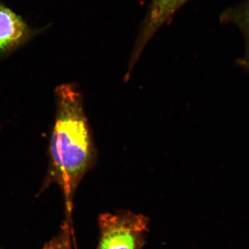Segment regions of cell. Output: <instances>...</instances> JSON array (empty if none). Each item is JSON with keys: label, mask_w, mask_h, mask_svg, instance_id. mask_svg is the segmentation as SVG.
<instances>
[{"label": "cell", "mask_w": 249, "mask_h": 249, "mask_svg": "<svg viewBox=\"0 0 249 249\" xmlns=\"http://www.w3.org/2000/svg\"><path fill=\"white\" fill-rule=\"evenodd\" d=\"M55 123L49 143V169L45 184L60 186L67 211L85 175L97 161L83 95L78 85L62 84L55 89Z\"/></svg>", "instance_id": "cell-1"}, {"label": "cell", "mask_w": 249, "mask_h": 249, "mask_svg": "<svg viewBox=\"0 0 249 249\" xmlns=\"http://www.w3.org/2000/svg\"><path fill=\"white\" fill-rule=\"evenodd\" d=\"M47 27H30L20 16L0 0V59L18 49L41 34Z\"/></svg>", "instance_id": "cell-4"}, {"label": "cell", "mask_w": 249, "mask_h": 249, "mask_svg": "<svg viewBox=\"0 0 249 249\" xmlns=\"http://www.w3.org/2000/svg\"><path fill=\"white\" fill-rule=\"evenodd\" d=\"M42 249H73L68 221L63 224L58 235L47 242Z\"/></svg>", "instance_id": "cell-6"}, {"label": "cell", "mask_w": 249, "mask_h": 249, "mask_svg": "<svg viewBox=\"0 0 249 249\" xmlns=\"http://www.w3.org/2000/svg\"><path fill=\"white\" fill-rule=\"evenodd\" d=\"M222 23H231L236 26L244 36L245 53L237 60L239 66L249 71V0H245L236 6L228 8L220 16Z\"/></svg>", "instance_id": "cell-5"}, {"label": "cell", "mask_w": 249, "mask_h": 249, "mask_svg": "<svg viewBox=\"0 0 249 249\" xmlns=\"http://www.w3.org/2000/svg\"><path fill=\"white\" fill-rule=\"evenodd\" d=\"M190 0H152L139 27L138 34L129 58V68L125 78L130 76L144 49L157 31L172 20L175 14Z\"/></svg>", "instance_id": "cell-3"}, {"label": "cell", "mask_w": 249, "mask_h": 249, "mask_svg": "<svg viewBox=\"0 0 249 249\" xmlns=\"http://www.w3.org/2000/svg\"><path fill=\"white\" fill-rule=\"evenodd\" d=\"M148 219L129 211L101 214L100 238L96 249H141Z\"/></svg>", "instance_id": "cell-2"}]
</instances>
